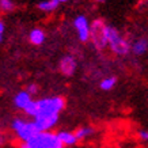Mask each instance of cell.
I'll use <instances>...</instances> for the list:
<instances>
[{
  "instance_id": "obj_1",
  "label": "cell",
  "mask_w": 148,
  "mask_h": 148,
  "mask_svg": "<svg viewBox=\"0 0 148 148\" xmlns=\"http://www.w3.org/2000/svg\"><path fill=\"white\" fill-rule=\"evenodd\" d=\"M21 148H64L54 132H38L30 140L22 143Z\"/></svg>"
},
{
  "instance_id": "obj_2",
  "label": "cell",
  "mask_w": 148,
  "mask_h": 148,
  "mask_svg": "<svg viewBox=\"0 0 148 148\" xmlns=\"http://www.w3.org/2000/svg\"><path fill=\"white\" fill-rule=\"evenodd\" d=\"M106 41L110 49L118 56H126L130 52V42L113 26H106Z\"/></svg>"
},
{
  "instance_id": "obj_3",
  "label": "cell",
  "mask_w": 148,
  "mask_h": 148,
  "mask_svg": "<svg viewBox=\"0 0 148 148\" xmlns=\"http://www.w3.org/2000/svg\"><path fill=\"white\" fill-rule=\"evenodd\" d=\"M36 103L37 116H58L65 106V101L61 97L42 98L40 101H36Z\"/></svg>"
},
{
  "instance_id": "obj_4",
  "label": "cell",
  "mask_w": 148,
  "mask_h": 148,
  "mask_svg": "<svg viewBox=\"0 0 148 148\" xmlns=\"http://www.w3.org/2000/svg\"><path fill=\"white\" fill-rule=\"evenodd\" d=\"M11 128L16 133L19 140H22V143L30 140L33 136L38 133V129L34 125V122L30 121V120H25V118H15V120H12Z\"/></svg>"
},
{
  "instance_id": "obj_5",
  "label": "cell",
  "mask_w": 148,
  "mask_h": 148,
  "mask_svg": "<svg viewBox=\"0 0 148 148\" xmlns=\"http://www.w3.org/2000/svg\"><path fill=\"white\" fill-rule=\"evenodd\" d=\"M106 26L101 19H95L90 26V38L95 48L98 49H105L108 46V41H106Z\"/></svg>"
},
{
  "instance_id": "obj_6",
  "label": "cell",
  "mask_w": 148,
  "mask_h": 148,
  "mask_svg": "<svg viewBox=\"0 0 148 148\" xmlns=\"http://www.w3.org/2000/svg\"><path fill=\"white\" fill-rule=\"evenodd\" d=\"M33 122L38 132H52V129L57 125L58 116H37L34 117Z\"/></svg>"
},
{
  "instance_id": "obj_7",
  "label": "cell",
  "mask_w": 148,
  "mask_h": 148,
  "mask_svg": "<svg viewBox=\"0 0 148 148\" xmlns=\"http://www.w3.org/2000/svg\"><path fill=\"white\" fill-rule=\"evenodd\" d=\"M73 26L76 29L77 37L82 42L90 40V22L84 15H77L73 21Z\"/></svg>"
},
{
  "instance_id": "obj_8",
  "label": "cell",
  "mask_w": 148,
  "mask_h": 148,
  "mask_svg": "<svg viewBox=\"0 0 148 148\" xmlns=\"http://www.w3.org/2000/svg\"><path fill=\"white\" fill-rule=\"evenodd\" d=\"M60 71L63 72L64 75H73L76 71V60L72 57V56H65V57L60 61Z\"/></svg>"
},
{
  "instance_id": "obj_9",
  "label": "cell",
  "mask_w": 148,
  "mask_h": 148,
  "mask_svg": "<svg viewBox=\"0 0 148 148\" xmlns=\"http://www.w3.org/2000/svg\"><path fill=\"white\" fill-rule=\"evenodd\" d=\"M60 140V143L63 144V147H72L77 143L76 137L73 135V132H69V130H60L56 133Z\"/></svg>"
},
{
  "instance_id": "obj_10",
  "label": "cell",
  "mask_w": 148,
  "mask_h": 148,
  "mask_svg": "<svg viewBox=\"0 0 148 148\" xmlns=\"http://www.w3.org/2000/svg\"><path fill=\"white\" fill-rule=\"evenodd\" d=\"M32 95L29 94L26 90L25 91H19L18 94L15 95V98H14V105H15V108L21 109V110H23V109L26 108L29 103L32 102Z\"/></svg>"
},
{
  "instance_id": "obj_11",
  "label": "cell",
  "mask_w": 148,
  "mask_h": 148,
  "mask_svg": "<svg viewBox=\"0 0 148 148\" xmlns=\"http://www.w3.org/2000/svg\"><path fill=\"white\" fill-rule=\"evenodd\" d=\"M147 48H148V41L147 38H139V40L133 42L132 45H130V50L136 54V56H143V54L147 53Z\"/></svg>"
},
{
  "instance_id": "obj_12",
  "label": "cell",
  "mask_w": 148,
  "mask_h": 148,
  "mask_svg": "<svg viewBox=\"0 0 148 148\" xmlns=\"http://www.w3.org/2000/svg\"><path fill=\"white\" fill-rule=\"evenodd\" d=\"M45 32L42 30V29H33L30 34H29V40L32 42L33 45H42L44 42H45Z\"/></svg>"
},
{
  "instance_id": "obj_13",
  "label": "cell",
  "mask_w": 148,
  "mask_h": 148,
  "mask_svg": "<svg viewBox=\"0 0 148 148\" xmlns=\"http://www.w3.org/2000/svg\"><path fill=\"white\" fill-rule=\"evenodd\" d=\"M58 4L60 3L57 0H44V1H40L37 7H38V10L44 11V12H52V11L57 8Z\"/></svg>"
},
{
  "instance_id": "obj_14",
  "label": "cell",
  "mask_w": 148,
  "mask_h": 148,
  "mask_svg": "<svg viewBox=\"0 0 148 148\" xmlns=\"http://www.w3.org/2000/svg\"><path fill=\"white\" fill-rule=\"evenodd\" d=\"M92 133H94V129L90 128V126H80L79 129H76V132H73V135H75V137H76L77 141L90 137Z\"/></svg>"
},
{
  "instance_id": "obj_15",
  "label": "cell",
  "mask_w": 148,
  "mask_h": 148,
  "mask_svg": "<svg viewBox=\"0 0 148 148\" xmlns=\"http://www.w3.org/2000/svg\"><path fill=\"white\" fill-rule=\"evenodd\" d=\"M116 82H117V79L116 77H113V76H110V77H106V79H103L102 82H101V88L102 90H105V91H110L116 86Z\"/></svg>"
},
{
  "instance_id": "obj_16",
  "label": "cell",
  "mask_w": 148,
  "mask_h": 148,
  "mask_svg": "<svg viewBox=\"0 0 148 148\" xmlns=\"http://www.w3.org/2000/svg\"><path fill=\"white\" fill-rule=\"evenodd\" d=\"M23 112L26 113L29 117H33V118H34V117L37 116V103H36V101H32L26 108L23 109Z\"/></svg>"
},
{
  "instance_id": "obj_17",
  "label": "cell",
  "mask_w": 148,
  "mask_h": 148,
  "mask_svg": "<svg viewBox=\"0 0 148 148\" xmlns=\"http://www.w3.org/2000/svg\"><path fill=\"white\" fill-rule=\"evenodd\" d=\"M15 8V4H14L12 0H0V10L4 11V12H8V11H12Z\"/></svg>"
},
{
  "instance_id": "obj_18",
  "label": "cell",
  "mask_w": 148,
  "mask_h": 148,
  "mask_svg": "<svg viewBox=\"0 0 148 148\" xmlns=\"http://www.w3.org/2000/svg\"><path fill=\"white\" fill-rule=\"evenodd\" d=\"M26 91H27V92H29L30 95H34V94H37V91H38V87H37V84H33V83H30V84L27 86Z\"/></svg>"
},
{
  "instance_id": "obj_19",
  "label": "cell",
  "mask_w": 148,
  "mask_h": 148,
  "mask_svg": "<svg viewBox=\"0 0 148 148\" xmlns=\"http://www.w3.org/2000/svg\"><path fill=\"white\" fill-rule=\"evenodd\" d=\"M139 136H140V139L143 140V141H147V140H148V132H147V130H140Z\"/></svg>"
},
{
  "instance_id": "obj_20",
  "label": "cell",
  "mask_w": 148,
  "mask_h": 148,
  "mask_svg": "<svg viewBox=\"0 0 148 148\" xmlns=\"http://www.w3.org/2000/svg\"><path fill=\"white\" fill-rule=\"evenodd\" d=\"M4 23L1 22V21H0V41L3 40V34H4Z\"/></svg>"
},
{
  "instance_id": "obj_21",
  "label": "cell",
  "mask_w": 148,
  "mask_h": 148,
  "mask_svg": "<svg viewBox=\"0 0 148 148\" xmlns=\"http://www.w3.org/2000/svg\"><path fill=\"white\" fill-rule=\"evenodd\" d=\"M97 3H106V0H95Z\"/></svg>"
},
{
  "instance_id": "obj_22",
  "label": "cell",
  "mask_w": 148,
  "mask_h": 148,
  "mask_svg": "<svg viewBox=\"0 0 148 148\" xmlns=\"http://www.w3.org/2000/svg\"><path fill=\"white\" fill-rule=\"evenodd\" d=\"M58 3H67V1H69V0H57Z\"/></svg>"
},
{
  "instance_id": "obj_23",
  "label": "cell",
  "mask_w": 148,
  "mask_h": 148,
  "mask_svg": "<svg viewBox=\"0 0 148 148\" xmlns=\"http://www.w3.org/2000/svg\"><path fill=\"white\" fill-rule=\"evenodd\" d=\"M0 140H1V137H0Z\"/></svg>"
}]
</instances>
